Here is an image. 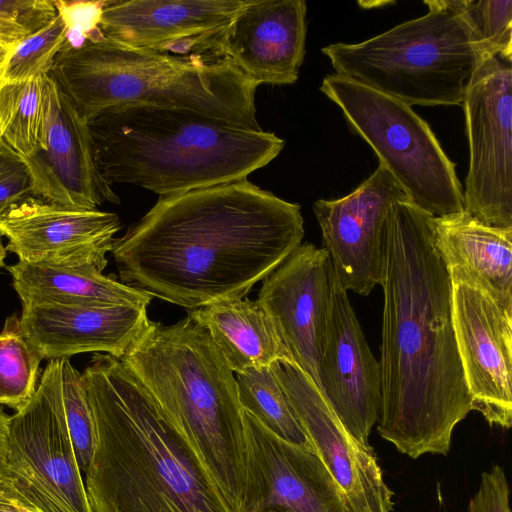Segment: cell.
Returning a JSON list of instances; mask_svg holds the SVG:
<instances>
[{
    "label": "cell",
    "instance_id": "obj_1",
    "mask_svg": "<svg viewBox=\"0 0 512 512\" xmlns=\"http://www.w3.org/2000/svg\"><path fill=\"white\" fill-rule=\"evenodd\" d=\"M300 208L248 179L159 197L113 242L119 278L190 310L242 299L301 245Z\"/></svg>",
    "mask_w": 512,
    "mask_h": 512
},
{
    "label": "cell",
    "instance_id": "obj_2",
    "mask_svg": "<svg viewBox=\"0 0 512 512\" xmlns=\"http://www.w3.org/2000/svg\"><path fill=\"white\" fill-rule=\"evenodd\" d=\"M433 216L409 200L387 218L380 346V436L402 454L447 455L472 410L452 316V280L438 253Z\"/></svg>",
    "mask_w": 512,
    "mask_h": 512
},
{
    "label": "cell",
    "instance_id": "obj_3",
    "mask_svg": "<svg viewBox=\"0 0 512 512\" xmlns=\"http://www.w3.org/2000/svg\"><path fill=\"white\" fill-rule=\"evenodd\" d=\"M82 379L95 424L85 473L92 512H229L119 358L95 353Z\"/></svg>",
    "mask_w": 512,
    "mask_h": 512
},
{
    "label": "cell",
    "instance_id": "obj_4",
    "mask_svg": "<svg viewBox=\"0 0 512 512\" xmlns=\"http://www.w3.org/2000/svg\"><path fill=\"white\" fill-rule=\"evenodd\" d=\"M184 442L229 512L246 485L243 408L236 378L208 331L189 315L170 326L149 321L119 358Z\"/></svg>",
    "mask_w": 512,
    "mask_h": 512
},
{
    "label": "cell",
    "instance_id": "obj_5",
    "mask_svg": "<svg viewBox=\"0 0 512 512\" xmlns=\"http://www.w3.org/2000/svg\"><path fill=\"white\" fill-rule=\"evenodd\" d=\"M89 127L104 178L159 197L247 179L285 145L272 132L171 108H113Z\"/></svg>",
    "mask_w": 512,
    "mask_h": 512
},
{
    "label": "cell",
    "instance_id": "obj_6",
    "mask_svg": "<svg viewBox=\"0 0 512 512\" xmlns=\"http://www.w3.org/2000/svg\"><path fill=\"white\" fill-rule=\"evenodd\" d=\"M49 74L88 123L113 108L148 106L262 130L258 85L227 58L161 53L104 35L78 46L64 44Z\"/></svg>",
    "mask_w": 512,
    "mask_h": 512
},
{
    "label": "cell",
    "instance_id": "obj_7",
    "mask_svg": "<svg viewBox=\"0 0 512 512\" xmlns=\"http://www.w3.org/2000/svg\"><path fill=\"white\" fill-rule=\"evenodd\" d=\"M428 12L356 44L322 48L335 74L409 106L461 105L491 57L456 0L425 1Z\"/></svg>",
    "mask_w": 512,
    "mask_h": 512
},
{
    "label": "cell",
    "instance_id": "obj_8",
    "mask_svg": "<svg viewBox=\"0 0 512 512\" xmlns=\"http://www.w3.org/2000/svg\"><path fill=\"white\" fill-rule=\"evenodd\" d=\"M320 91L341 109L351 131L370 145L413 205L433 217L464 211L455 164L411 106L335 73L322 80Z\"/></svg>",
    "mask_w": 512,
    "mask_h": 512
},
{
    "label": "cell",
    "instance_id": "obj_9",
    "mask_svg": "<svg viewBox=\"0 0 512 512\" xmlns=\"http://www.w3.org/2000/svg\"><path fill=\"white\" fill-rule=\"evenodd\" d=\"M497 56L474 74L463 105L469 143L464 212L480 223L512 229V69Z\"/></svg>",
    "mask_w": 512,
    "mask_h": 512
},
{
    "label": "cell",
    "instance_id": "obj_10",
    "mask_svg": "<svg viewBox=\"0 0 512 512\" xmlns=\"http://www.w3.org/2000/svg\"><path fill=\"white\" fill-rule=\"evenodd\" d=\"M5 469L62 512H92L64 415L61 359L48 362L33 396L10 416Z\"/></svg>",
    "mask_w": 512,
    "mask_h": 512
},
{
    "label": "cell",
    "instance_id": "obj_11",
    "mask_svg": "<svg viewBox=\"0 0 512 512\" xmlns=\"http://www.w3.org/2000/svg\"><path fill=\"white\" fill-rule=\"evenodd\" d=\"M409 200L387 168H378L348 195L319 199L313 211L324 249L346 291L367 296L383 279L390 208Z\"/></svg>",
    "mask_w": 512,
    "mask_h": 512
},
{
    "label": "cell",
    "instance_id": "obj_12",
    "mask_svg": "<svg viewBox=\"0 0 512 512\" xmlns=\"http://www.w3.org/2000/svg\"><path fill=\"white\" fill-rule=\"evenodd\" d=\"M43 112L40 146L23 158L33 196L79 209L119 203L98 167L89 123L49 73L44 75Z\"/></svg>",
    "mask_w": 512,
    "mask_h": 512
},
{
    "label": "cell",
    "instance_id": "obj_13",
    "mask_svg": "<svg viewBox=\"0 0 512 512\" xmlns=\"http://www.w3.org/2000/svg\"><path fill=\"white\" fill-rule=\"evenodd\" d=\"M246 485L241 512H353L318 454L284 440L243 410Z\"/></svg>",
    "mask_w": 512,
    "mask_h": 512
},
{
    "label": "cell",
    "instance_id": "obj_14",
    "mask_svg": "<svg viewBox=\"0 0 512 512\" xmlns=\"http://www.w3.org/2000/svg\"><path fill=\"white\" fill-rule=\"evenodd\" d=\"M452 316L472 410L512 425V308L480 288L452 281Z\"/></svg>",
    "mask_w": 512,
    "mask_h": 512
},
{
    "label": "cell",
    "instance_id": "obj_15",
    "mask_svg": "<svg viewBox=\"0 0 512 512\" xmlns=\"http://www.w3.org/2000/svg\"><path fill=\"white\" fill-rule=\"evenodd\" d=\"M316 453L343 490L353 512H391L393 492L370 445L344 427L318 386L296 364L271 366Z\"/></svg>",
    "mask_w": 512,
    "mask_h": 512
},
{
    "label": "cell",
    "instance_id": "obj_16",
    "mask_svg": "<svg viewBox=\"0 0 512 512\" xmlns=\"http://www.w3.org/2000/svg\"><path fill=\"white\" fill-rule=\"evenodd\" d=\"M117 214L99 209L62 206L29 196L0 216L6 250L18 261L56 266H93L103 271L114 235Z\"/></svg>",
    "mask_w": 512,
    "mask_h": 512
},
{
    "label": "cell",
    "instance_id": "obj_17",
    "mask_svg": "<svg viewBox=\"0 0 512 512\" xmlns=\"http://www.w3.org/2000/svg\"><path fill=\"white\" fill-rule=\"evenodd\" d=\"M330 281V312L318 362V387L347 431L358 442L370 445L369 435L381 409L380 364L332 266Z\"/></svg>",
    "mask_w": 512,
    "mask_h": 512
},
{
    "label": "cell",
    "instance_id": "obj_18",
    "mask_svg": "<svg viewBox=\"0 0 512 512\" xmlns=\"http://www.w3.org/2000/svg\"><path fill=\"white\" fill-rule=\"evenodd\" d=\"M331 266L324 248L301 244L264 279L257 299L294 364L317 386L330 312Z\"/></svg>",
    "mask_w": 512,
    "mask_h": 512
},
{
    "label": "cell",
    "instance_id": "obj_19",
    "mask_svg": "<svg viewBox=\"0 0 512 512\" xmlns=\"http://www.w3.org/2000/svg\"><path fill=\"white\" fill-rule=\"evenodd\" d=\"M244 2L105 0L100 29L106 37L132 47L212 57L214 42Z\"/></svg>",
    "mask_w": 512,
    "mask_h": 512
},
{
    "label": "cell",
    "instance_id": "obj_20",
    "mask_svg": "<svg viewBox=\"0 0 512 512\" xmlns=\"http://www.w3.org/2000/svg\"><path fill=\"white\" fill-rule=\"evenodd\" d=\"M306 13L304 0H245L212 56L229 59L258 86L293 84L305 56Z\"/></svg>",
    "mask_w": 512,
    "mask_h": 512
},
{
    "label": "cell",
    "instance_id": "obj_21",
    "mask_svg": "<svg viewBox=\"0 0 512 512\" xmlns=\"http://www.w3.org/2000/svg\"><path fill=\"white\" fill-rule=\"evenodd\" d=\"M150 319L147 307L22 304L21 330L42 359L103 352L121 358Z\"/></svg>",
    "mask_w": 512,
    "mask_h": 512
},
{
    "label": "cell",
    "instance_id": "obj_22",
    "mask_svg": "<svg viewBox=\"0 0 512 512\" xmlns=\"http://www.w3.org/2000/svg\"><path fill=\"white\" fill-rule=\"evenodd\" d=\"M432 228L451 280L474 285L512 308V229L486 226L464 211L433 217Z\"/></svg>",
    "mask_w": 512,
    "mask_h": 512
},
{
    "label": "cell",
    "instance_id": "obj_23",
    "mask_svg": "<svg viewBox=\"0 0 512 512\" xmlns=\"http://www.w3.org/2000/svg\"><path fill=\"white\" fill-rule=\"evenodd\" d=\"M206 328L233 373L294 363L261 304L229 299L191 310L188 314Z\"/></svg>",
    "mask_w": 512,
    "mask_h": 512
},
{
    "label": "cell",
    "instance_id": "obj_24",
    "mask_svg": "<svg viewBox=\"0 0 512 512\" xmlns=\"http://www.w3.org/2000/svg\"><path fill=\"white\" fill-rule=\"evenodd\" d=\"M7 269L22 304L147 307L153 298L89 265L56 266L18 261Z\"/></svg>",
    "mask_w": 512,
    "mask_h": 512
},
{
    "label": "cell",
    "instance_id": "obj_25",
    "mask_svg": "<svg viewBox=\"0 0 512 512\" xmlns=\"http://www.w3.org/2000/svg\"><path fill=\"white\" fill-rule=\"evenodd\" d=\"M236 383L243 410L280 438L315 451L271 367L237 374Z\"/></svg>",
    "mask_w": 512,
    "mask_h": 512
},
{
    "label": "cell",
    "instance_id": "obj_26",
    "mask_svg": "<svg viewBox=\"0 0 512 512\" xmlns=\"http://www.w3.org/2000/svg\"><path fill=\"white\" fill-rule=\"evenodd\" d=\"M44 75L0 83V138L22 158L32 155L40 146Z\"/></svg>",
    "mask_w": 512,
    "mask_h": 512
},
{
    "label": "cell",
    "instance_id": "obj_27",
    "mask_svg": "<svg viewBox=\"0 0 512 512\" xmlns=\"http://www.w3.org/2000/svg\"><path fill=\"white\" fill-rule=\"evenodd\" d=\"M41 360L24 336L19 318H7L0 332V404L17 411L30 400Z\"/></svg>",
    "mask_w": 512,
    "mask_h": 512
},
{
    "label": "cell",
    "instance_id": "obj_28",
    "mask_svg": "<svg viewBox=\"0 0 512 512\" xmlns=\"http://www.w3.org/2000/svg\"><path fill=\"white\" fill-rule=\"evenodd\" d=\"M67 34V25L57 14L6 54L0 64V83L25 81L50 73Z\"/></svg>",
    "mask_w": 512,
    "mask_h": 512
},
{
    "label": "cell",
    "instance_id": "obj_29",
    "mask_svg": "<svg viewBox=\"0 0 512 512\" xmlns=\"http://www.w3.org/2000/svg\"><path fill=\"white\" fill-rule=\"evenodd\" d=\"M61 393L68 432L81 472L86 473L95 445V424L82 373L61 359Z\"/></svg>",
    "mask_w": 512,
    "mask_h": 512
},
{
    "label": "cell",
    "instance_id": "obj_30",
    "mask_svg": "<svg viewBox=\"0 0 512 512\" xmlns=\"http://www.w3.org/2000/svg\"><path fill=\"white\" fill-rule=\"evenodd\" d=\"M456 3L491 55L511 63L512 1L456 0Z\"/></svg>",
    "mask_w": 512,
    "mask_h": 512
},
{
    "label": "cell",
    "instance_id": "obj_31",
    "mask_svg": "<svg viewBox=\"0 0 512 512\" xmlns=\"http://www.w3.org/2000/svg\"><path fill=\"white\" fill-rule=\"evenodd\" d=\"M56 15L54 0H0V48L7 54Z\"/></svg>",
    "mask_w": 512,
    "mask_h": 512
},
{
    "label": "cell",
    "instance_id": "obj_32",
    "mask_svg": "<svg viewBox=\"0 0 512 512\" xmlns=\"http://www.w3.org/2000/svg\"><path fill=\"white\" fill-rule=\"evenodd\" d=\"M105 0H54V5L68 27L66 45L78 46L86 40L104 36L100 29Z\"/></svg>",
    "mask_w": 512,
    "mask_h": 512
},
{
    "label": "cell",
    "instance_id": "obj_33",
    "mask_svg": "<svg viewBox=\"0 0 512 512\" xmlns=\"http://www.w3.org/2000/svg\"><path fill=\"white\" fill-rule=\"evenodd\" d=\"M29 196L33 191L23 158L0 138V216Z\"/></svg>",
    "mask_w": 512,
    "mask_h": 512
},
{
    "label": "cell",
    "instance_id": "obj_34",
    "mask_svg": "<svg viewBox=\"0 0 512 512\" xmlns=\"http://www.w3.org/2000/svg\"><path fill=\"white\" fill-rule=\"evenodd\" d=\"M509 486L500 465H493L481 475L477 492L470 499L468 512H511Z\"/></svg>",
    "mask_w": 512,
    "mask_h": 512
},
{
    "label": "cell",
    "instance_id": "obj_35",
    "mask_svg": "<svg viewBox=\"0 0 512 512\" xmlns=\"http://www.w3.org/2000/svg\"><path fill=\"white\" fill-rule=\"evenodd\" d=\"M0 512H38L5 469L0 472Z\"/></svg>",
    "mask_w": 512,
    "mask_h": 512
},
{
    "label": "cell",
    "instance_id": "obj_36",
    "mask_svg": "<svg viewBox=\"0 0 512 512\" xmlns=\"http://www.w3.org/2000/svg\"><path fill=\"white\" fill-rule=\"evenodd\" d=\"M16 487L29 499L38 512H62L43 493L33 487L23 478L9 473Z\"/></svg>",
    "mask_w": 512,
    "mask_h": 512
},
{
    "label": "cell",
    "instance_id": "obj_37",
    "mask_svg": "<svg viewBox=\"0 0 512 512\" xmlns=\"http://www.w3.org/2000/svg\"><path fill=\"white\" fill-rule=\"evenodd\" d=\"M10 416L0 408V472L5 469L6 437Z\"/></svg>",
    "mask_w": 512,
    "mask_h": 512
},
{
    "label": "cell",
    "instance_id": "obj_38",
    "mask_svg": "<svg viewBox=\"0 0 512 512\" xmlns=\"http://www.w3.org/2000/svg\"><path fill=\"white\" fill-rule=\"evenodd\" d=\"M6 247L3 245L2 236L0 235V267L4 266V259L6 257Z\"/></svg>",
    "mask_w": 512,
    "mask_h": 512
},
{
    "label": "cell",
    "instance_id": "obj_39",
    "mask_svg": "<svg viewBox=\"0 0 512 512\" xmlns=\"http://www.w3.org/2000/svg\"><path fill=\"white\" fill-rule=\"evenodd\" d=\"M5 56H6V52L2 48H0V62L3 61Z\"/></svg>",
    "mask_w": 512,
    "mask_h": 512
},
{
    "label": "cell",
    "instance_id": "obj_40",
    "mask_svg": "<svg viewBox=\"0 0 512 512\" xmlns=\"http://www.w3.org/2000/svg\"><path fill=\"white\" fill-rule=\"evenodd\" d=\"M263 512H281V511H277V510H268V511H263Z\"/></svg>",
    "mask_w": 512,
    "mask_h": 512
},
{
    "label": "cell",
    "instance_id": "obj_41",
    "mask_svg": "<svg viewBox=\"0 0 512 512\" xmlns=\"http://www.w3.org/2000/svg\"><path fill=\"white\" fill-rule=\"evenodd\" d=\"M1 63H2V62H0V64H1Z\"/></svg>",
    "mask_w": 512,
    "mask_h": 512
}]
</instances>
